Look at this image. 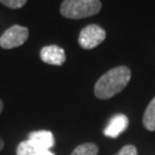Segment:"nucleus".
I'll return each mask as SVG.
<instances>
[{
  "label": "nucleus",
  "instance_id": "obj_1",
  "mask_svg": "<svg viewBox=\"0 0 155 155\" xmlns=\"http://www.w3.org/2000/svg\"><path fill=\"white\" fill-rule=\"evenodd\" d=\"M131 79V71L125 66L113 68L97 81L94 94L99 99H110L125 89Z\"/></svg>",
  "mask_w": 155,
  "mask_h": 155
},
{
  "label": "nucleus",
  "instance_id": "obj_2",
  "mask_svg": "<svg viewBox=\"0 0 155 155\" xmlns=\"http://www.w3.org/2000/svg\"><path fill=\"white\" fill-rule=\"evenodd\" d=\"M100 9V0H63L60 7L62 15L72 20L93 16L99 13Z\"/></svg>",
  "mask_w": 155,
  "mask_h": 155
},
{
  "label": "nucleus",
  "instance_id": "obj_3",
  "mask_svg": "<svg viewBox=\"0 0 155 155\" xmlns=\"http://www.w3.org/2000/svg\"><path fill=\"white\" fill-rule=\"evenodd\" d=\"M29 38V30L25 27L13 25L8 28L0 37V47L5 50L15 48L23 45Z\"/></svg>",
  "mask_w": 155,
  "mask_h": 155
},
{
  "label": "nucleus",
  "instance_id": "obj_4",
  "mask_svg": "<svg viewBox=\"0 0 155 155\" xmlns=\"http://www.w3.org/2000/svg\"><path fill=\"white\" fill-rule=\"evenodd\" d=\"M106 39V31L98 24H90L82 29L78 43L84 50H92Z\"/></svg>",
  "mask_w": 155,
  "mask_h": 155
},
{
  "label": "nucleus",
  "instance_id": "obj_5",
  "mask_svg": "<svg viewBox=\"0 0 155 155\" xmlns=\"http://www.w3.org/2000/svg\"><path fill=\"white\" fill-rule=\"evenodd\" d=\"M40 59L47 64L62 66L66 61V53H64V50L58 45H48L41 48Z\"/></svg>",
  "mask_w": 155,
  "mask_h": 155
},
{
  "label": "nucleus",
  "instance_id": "obj_6",
  "mask_svg": "<svg viewBox=\"0 0 155 155\" xmlns=\"http://www.w3.org/2000/svg\"><path fill=\"white\" fill-rule=\"evenodd\" d=\"M127 125H129V120L125 115L123 114H117L115 116H113L109 120V122L106 127L105 136L110 137V138H117L122 132L127 130Z\"/></svg>",
  "mask_w": 155,
  "mask_h": 155
},
{
  "label": "nucleus",
  "instance_id": "obj_7",
  "mask_svg": "<svg viewBox=\"0 0 155 155\" xmlns=\"http://www.w3.org/2000/svg\"><path fill=\"white\" fill-rule=\"evenodd\" d=\"M28 140L35 146H37V147L45 150H51V148L55 145L53 133L51 131H47V130L33 131V132L29 134Z\"/></svg>",
  "mask_w": 155,
  "mask_h": 155
},
{
  "label": "nucleus",
  "instance_id": "obj_8",
  "mask_svg": "<svg viewBox=\"0 0 155 155\" xmlns=\"http://www.w3.org/2000/svg\"><path fill=\"white\" fill-rule=\"evenodd\" d=\"M17 155H55L51 150H45L31 144L29 140L20 143L16 150Z\"/></svg>",
  "mask_w": 155,
  "mask_h": 155
},
{
  "label": "nucleus",
  "instance_id": "obj_9",
  "mask_svg": "<svg viewBox=\"0 0 155 155\" xmlns=\"http://www.w3.org/2000/svg\"><path fill=\"white\" fill-rule=\"evenodd\" d=\"M143 124L148 131H155V98L152 99L143 116Z\"/></svg>",
  "mask_w": 155,
  "mask_h": 155
},
{
  "label": "nucleus",
  "instance_id": "obj_10",
  "mask_svg": "<svg viewBox=\"0 0 155 155\" xmlns=\"http://www.w3.org/2000/svg\"><path fill=\"white\" fill-rule=\"evenodd\" d=\"M99 152V148L95 144L92 143H86V144H82L77 146L71 155H97Z\"/></svg>",
  "mask_w": 155,
  "mask_h": 155
},
{
  "label": "nucleus",
  "instance_id": "obj_11",
  "mask_svg": "<svg viewBox=\"0 0 155 155\" xmlns=\"http://www.w3.org/2000/svg\"><path fill=\"white\" fill-rule=\"evenodd\" d=\"M0 2L6 7H8V8L17 9V8H21L25 5L27 0H0Z\"/></svg>",
  "mask_w": 155,
  "mask_h": 155
},
{
  "label": "nucleus",
  "instance_id": "obj_12",
  "mask_svg": "<svg viewBox=\"0 0 155 155\" xmlns=\"http://www.w3.org/2000/svg\"><path fill=\"white\" fill-rule=\"evenodd\" d=\"M116 155H138V152L133 145H127V146L122 147Z\"/></svg>",
  "mask_w": 155,
  "mask_h": 155
},
{
  "label": "nucleus",
  "instance_id": "obj_13",
  "mask_svg": "<svg viewBox=\"0 0 155 155\" xmlns=\"http://www.w3.org/2000/svg\"><path fill=\"white\" fill-rule=\"evenodd\" d=\"M2 109H4V102H2V100L0 99V114H1Z\"/></svg>",
  "mask_w": 155,
  "mask_h": 155
},
{
  "label": "nucleus",
  "instance_id": "obj_14",
  "mask_svg": "<svg viewBox=\"0 0 155 155\" xmlns=\"http://www.w3.org/2000/svg\"><path fill=\"white\" fill-rule=\"evenodd\" d=\"M4 148V140L1 139V137H0V150Z\"/></svg>",
  "mask_w": 155,
  "mask_h": 155
}]
</instances>
